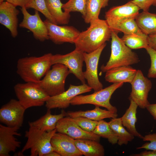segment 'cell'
I'll use <instances>...</instances> for the list:
<instances>
[{
    "instance_id": "13",
    "label": "cell",
    "mask_w": 156,
    "mask_h": 156,
    "mask_svg": "<svg viewBox=\"0 0 156 156\" xmlns=\"http://www.w3.org/2000/svg\"><path fill=\"white\" fill-rule=\"evenodd\" d=\"M92 88L86 83L79 86L70 84L66 91L55 96H50L45 103L48 109L55 108L64 109L70 104V101L75 96L90 92Z\"/></svg>"
},
{
    "instance_id": "41",
    "label": "cell",
    "mask_w": 156,
    "mask_h": 156,
    "mask_svg": "<svg viewBox=\"0 0 156 156\" xmlns=\"http://www.w3.org/2000/svg\"><path fill=\"white\" fill-rule=\"evenodd\" d=\"M150 114L156 120V103L149 104L146 108Z\"/></svg>"
},
{
    "instance_id": "2",
    "label": "cell",
    "mask_w": 156,
    "mask_h": 156,
    "mask_svg": "<svg viewBox=\"0 0 156 156\" xmlns=\"http://www.w3.org/2000/svg\"><path fill=\"white\" fill-rule=\"evenodd\" d=\"M49 53L40 57L30 56L19 59L17 61L16 73L25 82L38 83L52 65Z\"/></svg>"
},
{
    "instance_id": "16",
    "label": "cell",
    "mask_w": 156,
    "mask_h": 156,
    "mask_svg": "<svg viewBox=\"0 0 156 156\" xmlns=\"http://www.w3.org/2000/svg\"><path fill=\"white\" fill-rule=\"evenodd\" d=\"M57 132L66 134L74 139H87L99 142L100 137L93 132L83 130L77 125L73 118L68 116L60 119L57 123Z\"/></svg>"
},
{
    "instance_id": "26",
    "label": "cell",
    "mask_w": 156,
    "mask_h": 156,
    "mask_svg": "<svg viewBox=\"0 0 156 156\" xmlns=\"http://www.w3.org/2000/svg\"><path fill=\"white\" fill-rule=\"evenodd\" d=\"M135 20L144 34L148 35L156 32V14L143 11L139 14Z\"/></svg>"
},
{
    "instance_id": "3",
    "label": "cell",
    "mask_w": 156,
    "mask_h": 156,
    "mask_svg": "<svg viewBox=\"0 0 156 156\" xmlns=\"http://www.w3.org/2000/svg\"><path fill=\"white\" fill-rule=\"evenodd\" d=\"M111 38V55L105 65L103 64L101 67L102 72H106L118 67L130 66L140 61L137 54L125 44L118 33L112 31Z\"/></svg>"
},
{
    "instance_id": "28",
    "label": "cell",
    "mask_w": 156,
    "mask_h": 156,
    "mask_svg": "<svg viewBox=\"0 0 156 156\" xmlns=\"http://www.w3.org/2000/svg\"><path fill=\"white\" fill-rule=\"evenodd\" d=\"M109 122L110 126L118 138V144L127 145L134 138V136L126 130L123 125L121 118H112Z\"/></svg>"
},
{
    "instance_id": "33",
    "label": "cell",
    "mask_w": 156,
    "mask_h": 156,
    "mask_svg": "<svg viewBox=\"0 0 156 156\" xmlns=\"http://www.w3.org/2000/svg\"><path fill=\"white\" fill-rule=\"evenodd\" d=\"M87 0H69L63 4L62 8L67 12H80L83 17L85 15Z\"/></svg>"
},
{
    "instance_id": "20",
    "label": "cell",
    "mask_w": 156,
    "mask_h": 156,
    "mask_svg": "<svg viewBox=\"0 0 156 156\" xmlns=\"http://www.w3.org/2000/svg\"><path fill=\"white\" fill-rule=\"evenodd\" d=\"M137 70L130 66H124L111 69L106 72V81L113 83H131L134 78Z\"/></svg>"
},
{
    "instance_id": "29",
    "label": "cell",
    "mask_w": 156,
    "mask_h": 156,
    "mask_svg": "<svg viewBox=\"0 0 156 156\" xmlns=\"http://www.w3.org/2000/svg\"><path fill=\"white\" fill-rule=\"evenodd\" d=\"M148 35L125 34L121 38L125 44L131 49H146L148 46Z\"/></svg>"
},
{
    "instance_id": "42",
    "label": "cell",
    "mask_w": 156,
    "mask_h": 156,
    "mask_svg": "<svg viewBox=\"0 0 156 156\" xmlns=\"http://www.w3.org/2000/svg\"><path fill=\"white\" fill-rule=\"evenodd\" d=\"M44 156H60L57 152L53 151L45 154Z\"/></svg>"
},
{
    "instance_id": "19",
    "label": "cell",
    "mask_w": 156,
    "mask_h": 156,
    "mask_svg": "<svg viewBox=\"0 0 156 156\" xmlns=\"http://www.w3.org/2000/svg\"><path fill=\"white\" fill-rule=\"evenodd\" d=\"M74 140L66 134L57 132L51 142L54 151L60 156H81L83 155L75 146Z\"/></svg>"
},
{
    "instance_id": "36",
    "label": "cell",
    "mask_w": 156,
    "mask_h": 156,
    "mask_svg": "<svg viewBox=\"0 0 156 156\" xmlns=\"http://www.w3.org/2000/svg\"><path fill=\"white\" fill-rule=\"evenodd\" d=\"M142 140L150 142L145 143L141 146L137 148V149L143 148L147 150H156V133L146 135Z\"/></svg>"
},
{
    "instance_id": "9",
    "label": "cell",
    "mask_w": 156,
    "mask_h": 156,
    "mask_svg": "<svg viewBox=\"0 0 156 156\" xmlns=\"http://www.w3.org/2000/svg\"><path fill=\"white\" fill-rule=\"evenodd\" d=\"M52 65L60 63L64 64L69 69L82 84L86 83L82 68L84 61V52L75 48L72 51L67 54L52 55L51 57Z\"/></svg>"
},
{
    "instance_id": "40",
    "label": "cell",
    "mask_w": 156,
    "mask_h": 156,
    "mask_svg": "<svg viewBox=\"0 0 156 156\" xmlns=\"http://www.w3.org/2000/svg\"><path fill=\"white\" fill-rule=\"evenodd\" d=\"M133 156H156V150L146 151L139 153L135 154L130 155Z\"/></svg>"
},
{
    "instance_id": "34",
    "label": "cell",
    "mask_w": 156,
    "mask_h": 156,
    "mask_svg": "<svg viewBox=\"0 0 156 156\" xmlns=\"http://www.w3.org/2000/svg\"><path fill=\"white\" fill-rule=\"evenodd\" d=\"M73 118L77 125L83 130L88 132H93L98 122V121L83 117H77Z\"/></svg>"
},
{
    "instance_id": "38",
    "label": "cell",
    "mask_w": 156,
    "mask_h": 156,
    "mask_svg": "<svg viewBox=\"0 0 156 156\" xmlns=\"http://www.w3.org/2000/svg\"><path fill=\"white\" fill-rule=\"evenodd\" d=\"M31 0H0V2L6 1H8L16 6H20L21 7L25 6Z\"/></svg>"
},
{
    "instance_id": "15",
    "label": "cell",
    "mask_w": 156,
    "mask_h": 156,
    "mask_svg": "<svg viewBox=\"0 0 156 156\" xmlns=\"http://www.w3.org/2000/svg\"><path fill=\"white\" fill-rule=\"evenodd\" d=\"M44 22L47 29L49 39L56 44L75 43L80 32L73 26H59L47 19Z\"/></svg>"
},
{
    "instance_id": "30",
    "label": "cell",
    "mask_w": 156,
    "mask_h": 156,
    "mask_svg": "<svg viewBox=\"0 0 156 156\" xmlns=\"http://www.w3.org/2000/svg\"><path fill=\"white\" fill-rule=\"evenodd\" d=\"M93 132L100 137L107 139L112 144L117 143L118 138L110 127L109 122L103 120L98 121Z\"/></svg>"
},
{
    "instance_id": "11",
    "label": "cell",
    "mask_w": 156,
    "mask_h": 156,
    "mask_svg": "<svg viewBox=\"0 0 156 156\" xmlns=\"http://www.w3.org/2000/svg\"><path fill=\"white\" fill-rule=\"evenodd\" d=\"M131 84V91L129 100H132L140 108H146L150 104L148 96L152 87L151 81L144 76L141 70H138Z\"/></svg>"
},
{
    "instance_id": "1",
    "label": "cell",
    "mask_w": 156,
    "mask_h": 156,
    "mask_svg": "<svg viewBox=\"0 0 156 156\" xmlns=\"http://www.w3.org/2000/svg\"><path fill=\"white\" fill-rule=\"evenodd\" d=\"M90 24L86 30L80 32L74 43L75 48L87 53L97 49L111 36L112 31L105 20L99 18Z\"/></svg>"
},
{
    "instance_id": "18",
    "label": "cell",
    "mask_w": 156,
    "mask_h": 156,
    "mask_svg": "<svg viewBox=\"0 0 156 156\" xmlns=\"http://www.w3.org/2000/svg\"><path fill=\"white\" fill-rule=\"evenodd\" d=\"M19 13L14 5L6 1L0 2V23L9 30L13 38L18 34Z\"/></svg>"
},
{
    "instance_id": "12",
    "label": "cell",
    "mask_w": 156,
    "mask_h": 156,
    "mask_svg": "<svg viewBox=\"0 0 156 156\" xmlns=\"http://www.w3.org/2000/svg\"><path fill=\"white\" fill-rule=\"evenodd\" d=\"M21 10L23 18L19 24V27L30 31L34 37L40 41L49 39L47 26L41 19L39 12L35 10L34 14H31L25 6L21 7Z\"/></svg>"
},
{
    "instance_id": "39",
    "label": "cell",
    "mask_w": 156,
    "mask_h": 156,
    "mask_svg": "<svg viewBox=\"0 0 156 156\" xmlns=\"http://www.w3.org/2000/svg\"><path fill=\"white\" fill-rule=\"evenodd\" d=\"M148 46L156 51V32L148 35Z\"/></svg>"
},
{
    "instance_id": "32",
    "label": "cell",
    "mask_w": 156,
    "mask_h": 156,
    "mask_svg": "<svg viewBox=\"0 0 156 156\" xmlns=\"http://www.w3.org/2000/svg\"><path fill=\"white\" fill-rule=\"evenodd\" d=\"M25 7L27 9L32 8L38 11L42 14L46 19L53 23L57 24L49 12L45 0H31Z\"/></svg>"
},
{
    "instance_id": "31",
    "label": "cell",
    "mask_w": 156,
    "mask_h": 156,
    "mask_svg": "<svg viewBox=\"0 0 156 156\" xmlns=\"http://www.w3.org/2000/svg\"><path fill=\"white\" fill-rule=\"evenodd\" d=\"M118 32H122L125 34L143 35L144 34L138 26L135 18L127 19L119 25Z\"/></svg>"
},
{
    "instance_id": "24",
    "label": "cell",
    "mask_w": 156,
    "mask_h": 156,
    "mask_svg": "<svg viewBox=\"0 0 156 156\" xmlns=\"http://www.w3.org/2000/svg\"><path fill=\"white\" fill-rule=\"evenodd\" d=\"M130 104L125 113L121 118L123 126L127 131L135 137L142 139L143 136L136 130L135 123L137 121L136 117L138 105L131 99H130Z\"/></svg>"
},
{
    "instance_id": "6",
    "label": "cell",
    "mask_w": 156,
    "mask_h": 156,
    "mask_svg": "<svg viewBox=\"0 0 156 156\" xmlns=\"http://www.w3.org/2000/svg\"><path fill=\"white\" fill-rule=\"evenodd\" d=\"M70 73L69 69L65 65L55 64L38 83L49 96L57 95L65 91V80Z\"/></svg>"
},
{
    "instance_id": "35",
    "label": "cell",
    "mask_w": 156,
    "mask_h": 156,
    "mask_svg": "<svg viewBox=\"0 0 156 156\" xmlns=\"http://www.w3.org/2000/svg\"><path fill=\"white\" fill-rule=\"evenodd\" d=\"M149 54L151 60V65L147 74L150 78H156V51L148 46L145 49Z\"/></svg>"
},
{
    "instance_id": "5",
    "label": "cell",
    "mask_w": 156,
    "mask_h": 156,
    "mask_svg": "<svg viewBox=\"0 0 156 156\" xmlns=\"http://www.w3.org/2000/svg\"><path fill=\"white\" fill-rule=\"evenodd\" d=\"M14 90L18 100L26 109L44 105L50 96L38 83H18Z\"/></svg>"
},
{
    "instance_id": "8",
    "label": "cell",
    "mask_w": 156,
    "mask_h": 156,
    "mask_svg": "<svg viewBox=\"0 0 156 156\" xmlns=\"http://www.w3.org/2000/svg\"><path fill=\"white\" fill-rule=\"evenodd\" d=\"M140 10L131 1L123 5L111 8L105 13V20L111 31L118 34V29L120 24L127 19L135 18Z\"/></svg>"
},
{
    "instance_id": "25",
    "label": "cell",
    "mask_w": 156,
    "mask_h": 156,
    "mask_svg": "<svg viewBox=\"0 0 156 156\" xmlns=\"http://www.w3.org/2000/svg\"><path fill=\"white\" fill-rule=\"evenodd\" d=\"M48 10L57 24H67L70 18V13L64 11L60 0H45Z\"/></svg>"
},
{
    "instance_id": "10",
    "label": "cell",
    "mask_w": 156,
    "mask_h": 156,
    "mask_svg": "<svg viewBox=\"0 0 156 156\" xmlns=\"http://www.w3.org/2000/svg\"><path fill=\"white\" fill-rule=\"evenodd\" d=\"M106 45L105 43L91 52H84V61L86 66V70L83 72L84 76L87 80L88 85L94 92L103 89V84L98 77L97 69L100 57Z\"/></svg>"
},
{
    "instance_id": "14",
    "label": "cell",
    "mask_w": 156,
    "mask_h": 156,
    "mask_svg": "<svg viewBox=\"0 0 156 156\" xmlns=\"http://www.w3.org/2000/svg\"><path fill=\"white\" fill-rule=\"evenodd\" d=\"M26 110L18 100L12 99L1 108L0 122L8 126L20 128Z\"/></svg>"
},
{
    "instance_id": "17",
    "label": "cell",
    "mask_w": 156,
    "mask_h": 156,
    "mask_svg": "<svg viewBox=\"0 0 156 156\" xmlns=\"http://www.w3.org/2000/svg\"><path fill=\"white\" fill-rule=\"evenodd\" d=\"M20 128L0 125V156H9L21 146V142L15 136H20Z\"/></svg>"
},
{
    "instance_id": "27",
    "label": "cell",
    "mask_w": 156,
    "mask_h": 156,
    "mask_svg": "<svg viewBox=\"0 0 156 156\" xmlns=\"http://www.w3.org/2000/svg\"><path fill=\"white\" fill-rule=\"evenodd\" d=\"M109 0H87L86 13L83 18L85 23H90L99 18L101 9L108 6Z\"/></svg>"
},
{
    "instance_id": "7",
    "label": "cell",
    "mask_w": 156,
    "mask_h": 156,
    "mask_svg": "<svg viewBox=\"0 0 156 156\" xmlns=\"http://www.w3.org/2000/svg\"><path fill=\"white\" fill-rule=\"evenodd\" d=\"M123 83H116L102 89L92 94L82 95L80 94L73 98L70 101L72 105L91 104L104 107L108 110L117 113L116 108L112 105L110 100L113 94L117 89L121 87Z\"/></svg>"
},
{
    "instance_id": "37",
    "label": "cell",
    "mask_w": 156,
    "mask_h": 156,
    "mask_svg": "<svg viewBox=\"0 0 156 156\" xmlns=\"http://www.w3.org/2000/svg\"><path fill=\"white\" fill-rule=\"evenodd\" d=\"M144 11H148L152 6L156 7V0H133L131 1Z\"/></svg>"
},
{
    "instance_id": "23",
    "label": "cell",
    "mask_w": 156,
    "mask_h": 156,
    "mask_svg": "<svg viewBox=\"0 0 156 156\" xmlns=\"http://www.w3.org/2000/svg\"><path fill=\"white\" fill-rule=\"evenodd\" d=\"M75 144L83 155L85 156H103L105 150L99 142L91 140H74Z\"/></svg>"
},
{
    "instance_id": "4",
    "label": "cell",
    "mask_w": 156,
    "mask_h": 156,
    "mask_svg": "<svg viewBox=\"0 0 156 156\" xmlns=\"http://www.w3.org/2000/svg\"><path fill=\"white\" fill-rule=\"evenodd\" d=\"M57 132L56 129L48 132L29 126V129L25 131V133L27 140L21 151L23 153L30 149L31 156H44L54 151L51 141Z\"/></svg>"
},
{
    "instance_id": "22",
    "label": "cell",
    "mask_w": 156,
    "mask_h": 156,
    "mask_svg": "<svg viewBox=\"0 0 156 156\" xmlns=\"http://www.w3.org/2000/svg\"><path fill=\"white\" fill-rule=\"evenodd\" d=\"M118 115L117 113L108 110L101 109L100 107L97 106H95V108L91 110L75 112L68 111L66 112V116L72 118L83 117L97 121L105 118H117Z\"/></svg>"
},
{
    "instance_id": "21",
    "label": "cell",
    "mask_w": 156,
    "mask_h": 156,
    "mask_svg": "<svg viewBox=\"0 0 156 156\" xmlns=\"http://www.w3.org/2000/svg\"><path fill=\"white\" fill-rule=\"evenodd\" d=\"M66 116V112L62 109L58 114L53 115L51 109H47L46 113L38 119L33 122H29V125L46 131H50L56 129L58 121Z\"/></svg>"
}]
</instances>
